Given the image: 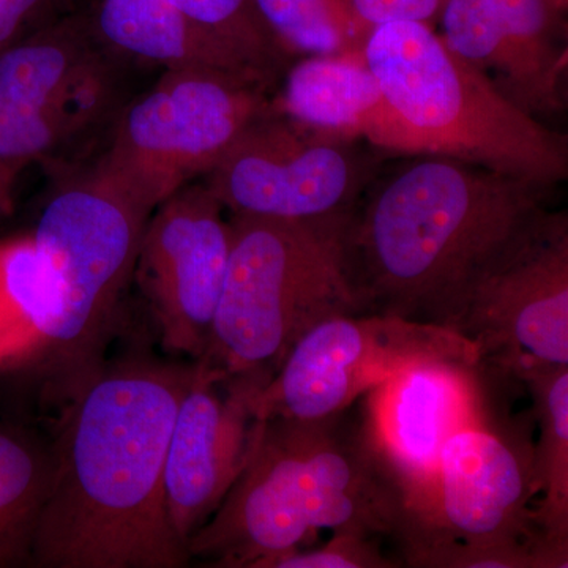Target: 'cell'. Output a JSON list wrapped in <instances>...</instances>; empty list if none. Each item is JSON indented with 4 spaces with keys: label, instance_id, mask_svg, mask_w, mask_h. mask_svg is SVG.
<instances>
[{
    "label": "cell",
    "instance_id": "cell-1",
    "mask_svg": "<svg viewBox=\"0 0 568 568\" xmlns=\"http://www.w3.org/2000/svg\"><path fill=\"white\" fill-rule=\"evenodd\" d=\"M193 375L194 364L126 362L81 387L52 448L32 567L189 566L168 515L164 462Z\"/></svg>",
    "mask_w": 568,
    "mask_h": 568
},
{
    "label": "cell",
    "instance_id": "cell-2",
    "mask_svg": "<svg viewBox=\"0 0 568 568\" xmlns=\"http://www.w3.org/2000/svg\"><path fill=\"white\" fill-rule=\"evenodd\" d=\"M549 192L450 156L416 155L354 211L351 254L365 313L454 327L478 278L548 209Z\"/></svg>",
    "mask_w": 568,
    "mask_h": 568
},
{
    "label": "cell",
    "instance_id": "cell-3",
    "mask_svg": "<svg viewBox=\"0 0 568 568\" xmlns=\"http://www.w3.org/2000/svg\"><path fill=\"white\" fill-rule=\"evenodd\" d=\"M347 410L321 420L261 422L241 476L190 538V560L260 568L321 529L396 540L409 518L405 491L365 417L354 422Z\"/></svg>",
    "mask_w": 568,
    "mask_h": 568
},
{
    "label": "cell",
    "instance_id": "cell-4",
    "mask_svg": "<svg viewBox=\"0 0 568 568\" xmlns=\"http://www.w3.org/2000/svg\"><path fill=\"white\" fill-rule=\"evenodd\" d=\"M383 104L362 140L403 155H439L545 186L568 178L566 134L508 100L432 24L395 21L366 39Z\"/></svg>",
    "mask_w": 568,
    "mask_h": 568
},
{
    "label": "cell",
    "instance_id": "cell-5",
    "mask_svg": "<svg viewBox=\"0 0 568 568\" xmlns=\"http://www.w3.org/2000/svg\"><path fill=\"white\" fill-rule=\"evenodd\" d=\"M354 211L310 220L231 215L226 278L196 362L267 384L310 328L365 313L351 254Z\"/></svg>",
    "mask_w": 568,
    "mask_h": 568
},
{
    "label": "cell",
    "instance_id": "cell-6",
    "mask_svg": "<svg viewBox=\"0 0 568 568\" xmlns=\"http://www.w3.org/2000/svg\"><path fill=\"white\" fill-rule=\"evenodd\" d=\"M537 496L534 448L499 432L488 414L443 447L435 510L396 544L402 564L425 568H567L541 540L530 507Z\"/></svg>",
    "mask_w": 568,
    "mask_h": 568
},
{
    "label": "cell",
    "instance_id": "cell-7",
    "mask_svg": "<svg viewBox=\"0 0 568 568\" xmlns=\"http://www.w3.org/2000/svg\"><path fill=\"white\" fill-rule=\"evenodd\" d=\"M268 88L215 70H166L130 104L97 173L151 213L211 173L257 119L274 111Z\"/></svg>",
    "mask_w": 568,
    "mask_h": 568
},
{
    "label": "cell",
    "instance_id": "cell-8",
    "mask_svg": "<svg viewBox=\"0 0 568 568\" xmlns=\"http://www.w3.org/2000/svg\"><path fill=\"white\" fill-rule=\"evenodd\" d=\"M149 216L97 171L44 205L31 237L50 291L43 354L52 364L82 365L92 354L132 278Z\"/></svg>",
    "mask_w": 568,
    "mask_h": 568
},
{
    "label": "cell",
    "instance_id": "cell-9",
    "mask_svg": "<svg viewBox=\"0 0 568 568\" xmlns=\"http://www.w3.org/2000/svg\"><path fill=\"white\" fill-rule=\"evenodd\" d=\"M428 358L481 365L473 342L443 325L383 313L328 317L298 338L256 396V416L321 420L351 409L396 372Z\"/></svg>",
    "mask_w": 568,
    "mask_h": 568
},
{
    "label": "cell",
    "instance_id": "cell-10",
    "mask_svg": "<svg viewBox=\"0 0 568 568\" xmlns=\"http://www.w3.org/2000/svg\"><path fill=\"white\" fill-rule=\"evenodd\" d=\"M455 332L481 366L518 379L568 365V219L545 209L470 291Z\"/></svg>",
    "mask_w": 568,
    "mask_h": 568
},
{
    "label": "cell",
    "instance_id": "cell-11",
    "mask_svg": "<svg viewBox=\"0 0 568 568\" xmlns=\"http://www.w3.org/2000/svg\"><path fill=\"white\" fill-rule=\"evenodd\" d=\"M92 29L63 21L0 51V170L9 186L22 166L80 136L108 106L111 73Z\"/></svg>",
    "mask_w": 568,
    "mask_h": 568
},
{
    "label": "cell",
    "instance_id": "cell-12",
    "mask_svg": "<svg viewBox=\"0 0 568 568\" xmlns=\"http://www.w3.org/2000/svg\"><path fill=\"white\" fill-rule=\"evenodd\" d=\"M349 144L272 111L234 141L205 185L233 215L310 220L353 212L365 168Z\"/></svg>",
    "mask_w": 568,
    "mask_h": 568
},
{
    "label": "cell",
    "instance_id": "cell-13",
    "mask_svg": "<svg viewBox=\"0 0 568 568\" xmlns=\"http://www.w3.org/2000/svg\"><path fill=\"white\" fill-rule=\"evenodd\" d=\"M205 183H189L149 216L133 275L163 346L200 361L207 349L231 253V222Z\"/></svg>",
    "mask_w": 568,
    "mask_h": 568
},
{
    "label": "cell",
    "instance_id": "cell-14",
    "mask_svg": "<svg viewBox=\"0 0 568 568\" xmlns=\"http://www.w3.org/2000/svg\"><path fill=\"white\" fill-rule=\"evenodd\" d=\"M485 372L481 365L428 358L405 366L366 394V428L405 491V529L432 518L447 440L487 416Z\"/></svg>",
    "mask_w": 568,
    "mask_h": 568
},
{
    "label": "cell",
    "instance_id": "cell-15",
    "mask_svg": "<svg viewBox=\"0 0 568 568\" xmlns=\"http://www.w3.org/2000/svg\"><path fill=\"white\" fill-rule=\"evenodd\" d=\"M264 386L250 377L216 375L194 362L164 462L168 515L185 547L215 514L252 455L263 422L254 403Z\"/></svg>",
    "mask_w": 568,
    "mask_h": 568
},
{
    "label": "cell",
    "instance_id": "cell-16",
    "mask_svg": "<svg viewBox=\"0 0 568 568\" xmlns=\"http://www.w3.org/2000/svg\"><path fill=\"white\" fill-rule=\"evenodd\" d=\"M440 37L534 118L567 104V0H446Z\"/></svg>",
    "mask_w": 568,
    "mask_h": 568
},
{
    "label": "cell",
    "instance_id": "cell-17",
    "mask_svg": "<svg viewBox=\"0 0 568 568\" xmlns=\"http://www.w3.org/2000/svg\"><path fill=\"white\" fill-rule=\"evenodd\" d=\"M95 32L111 50L166 70L223 71L265 88L274 82L168 0H100Z\"/></svg>",
    "mask_w": 568,
    "mask_h": 568
},
{
    "label": "cell",
    "instance_id": "cell-18",
    "mask_svg": "<svg viewBox=\"0 0 568 568\" xmlns=\"http://www.w3.org/2000/svg\"><path fill=\"white\" fill-rule=\"evenodd\" d=\"M383 104L379 82L364 52L302 58L287 70L274 111L331 140H362Z\"/></svg>",
    "mask_w": 568,
    "mask_h": 568
},
{
    "label": "cell",
    "instance_id": "cell-19",
    "mask_svg": "<svg viewBox=\"0 0 568 568\" xmlns=\"http://www.w3.org/2000/svg\"><path fill=\"white\" fill-rule=\"evenodd\" d=\"M532 396L538 422L534 448L537 506L532 521L552 551L568 556V365L518 377Z\"/></svg>",
    "mask_w": 568,
    "mask_h": 568
},
{
    "label": "cell",
    "instance_id": "cell-20",
    "mask_svg": "<svg viewBox=\"0 0 568 568\" xmlns=\"http://www.w3.org/2000/svg\"><path fill=\"white\" fill-rule=\"evenodd\" d=\"M52 466V448L0 424V568L31 566L33 534Z\"/></svg>",
    "mask_w": 568,
    "mask_h": 568
},
{
    "label": "cell",
    "instance_id": "cell-21",
    "mask_svg": "<svg viewBox=\"0 0 568 568\" xmlns=\"http://www.w3.org/2000/svg\"><path fill=\"white\" fill-rule=\"evenodd\" d=\"M50 291L32 237L0 245V365L43 354Z\"/></svg>",
    "mask_w": 568,
    "mask_h": 568
},
{
    "label": "cell",
    "instance_id": "cell-22",
    "mask_svg": "<svg viewBox=\"0 0 568 568\" xmlns=\"http://www.w3.org/2000/svg\"><path fill=\"white\" fill-rule=\"evenodd\" d=\"M254 6L286 58L364 52L372 33L346 0H254Z\"/></svg>",
    "mask_w": 568,
    "mask_h": 568
},
{
    "label": "cell",
    "instance_id": "cell-23",
    "mask_svg": "<svg viewBox=\"0 0 568 568\" xmlns=\"http://www.w3.org/2000/svg\"><path fill=\"white\" fill-rule=\"evenodd\" d=\"M190 20L222 40L250 65L275 81L286 63V55L276 47L265 29L254 0H168Z\"/></svg>",
    "mask_w": 568,
    "mask_h": 568
},
{
    "label": "cell",
    "instance_id": "cell-24",
    "mask_svg": "<svg viewBox=\"0 0 568 568\" xmlns=\"http://www.w3.org/2000/svg\"><path fill=\"white\" fill-rule=\"evenodd\" d=\"M392 560L381 552V538L361 532H334L331 540L317 548L294 549L265 560L260 568H394Z\"/></svg>",
    "mask_w": 568,
    "mask_h": 568
},
{
    "label": "cell",
    "instance_id": "cell-25",
    "mask_svg": "<svg viewBox=\"0 0 568 568\" xmlns=\"http://www.w3.org/2000/svg\"><path fill=\"white\" fill-rule=\"evenodd\" d=\"M355 17L366 28L395 21H418L432 24L440 17L446 0H346Z\"/></svg>",
    "mask_w": 568,
    "mask_h": 568
},
{
    "label": "cell",
    "instance_id": "cell-26",
    "mask_svg": "<svg viewBox=\"0 0 568 568\" xmlns=\"http://www.w3.org/2000/svg\"><path fill=\"white\" fill-rule=\"evenodd\" d=\"M43 0H0V51L18 40V33Z\"/></svg>",
    "mask_w": 568,
    "mask_h": 568
},
{
    "label": "cell",
    "instance_id": "cell-27",
    "mask_svg": "<svg viewBox=\"0 0 568 568\" xmlns=\"http://www.w3.org/2000/svg\"><path fill=\"white\" fill-rule=\"evenodd\" d=\"M7 193H9V183L6 182L2 170H0V205L3 204V200H6Z\"/></svg>",
    "mask_w": 568,
    "mask_h": 568
}]
</instances>
